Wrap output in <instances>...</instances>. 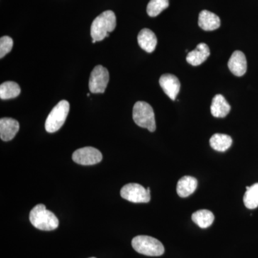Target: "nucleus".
Returning a JSON list of instances; mask_svg holds the SVG:
<instances>
[{"label": "nucleus", "instance_id": "obj_1", "mask_svg": "<svg viewBox=\"0 0 258 258\" xmlns=\"http://www.w3.org/2000/svg\"><path fill=\"white\" fill-rule=\"evenodd\" d=\"M116 26V18L111 10L103 12L93 20L91 28V35L93 40L102 41L109 36L110 32H113Z\"/></svg>", "mask_w": 258, "mask_h": 258}, {"label": "nucleus", "instance_id": "obj_2", "mask_svg": "<svg viewBox=\"0 0 258 258\" xmlns=\"http://www.w3.org/2000/svg\"><path fill=\"white\" fill-rule=\"evenodd\" d=\"M30 221L35 228L40 230H55L59 225V220L53 212L47 210L42 204L37 205L30 213Z\"/></svg>", "mask_w": 258, "mask_h": 258}, {"label": "nucleus", "instance_id": "obj_3", "mask_svg": "<svg viewBox=\"0 0 258 258\" xmlns=\"http://www.w3.org/2000/svg\"><path fill=\"white\" fill-rule=\"evenodd\" d=\"M132 244L137 252L144 255L157 257L162 255L165 250L160 241L150 236H137L132 240Z\"/></svg>", "mask_w": 258, "mask_h": 258}, {"label": "nucleus", "instance_id": "obj_4", "mask_svg": "<svg viewBox=\"0 0 258 258\" xmlns=\"http://www.w3.org/2000/svg\"><path fill=\"white\" fill-rule=\"evenodd\" d=\"M133 119L139 126L147 128L150 132H155L154 110L147 102L138 101L135 103L133 108Z\"/></svg>", "mask_w": 258, "mask_h": 258}, {"label": "nucleus", "instance_id": "obj_5", "mask_svg": "<svg viewBox=\"0 0 258 258\" xmlns=\"http://www.w3.org/2000/svg\"><path fill=\"white\" fill-rule=\"evenodd\" d=\"M70 104L67 101H61L49 113L45 121V130L48 133H55L63 125L69 115Z\"/></svg>", "mask_w": 258, "mask_h": 258}, {"label": "nucleus", "instance_id": "obj_6", "mask_svg": "<svg viewBox=\"0 0 258 258\" xmlns=\"http://www.w3.org/2000/svg\"><path fill=\"white\" fill-rule=\"evenodd\" d=\"M120 196L134 203H147L151 200L150 192L142 185L136 183H130L123 186L120 189Z\"/></svg>", "mask_w": 258, "mask_h": 258}, {"label": "nucleus", "instance_id": "obj_7", "mask_svg": "<svg viewBox=\"0 0 258 258\" xmlns=\"http://www.w3.org/2000/svg\"><path fill=\"white\" fill-rule=\"evenodd\" d=\"M109 81V73L106 68L97 66L93 69L89 79V89L92 93H103Z\"/></svg>", "mask_w": 258, "mask_h": 258}, {"label": "nucleus", "instance_id": "obj_8", "mask_svg": "<svg viewBox=\"0 0 258 258\" xmlns=\"http://www.w3.org/2000/svg\"><path fill=\"white\" fill-rule=\"evenodd\" d=\"M73 160L81 165H94L101 162L103 156L96 148L88 147L78 149L73 154Z\"/></svg>", "mask_w": 258, "mask_h": 258}, {"label": "nucleus", "instance_id": "obj_9", "mask_svg": "<svg viewBox=\"0 0 258 258\" xmlns=\"http://www.w3.org/2000/svg\"><path fill=\"white\" fill-rule=\"evenodd\" d=\"M159 84L169 98L172 101H175L181 87L178 78L174 75L164 74L159 79Z\"/></svg>", "mask_w": 258, "mask_h": 258}, {"label": "nucleus", "instance_id": "obj_10", "mask_svg": "<svg viewBox=\"0 0 258 258\" xmlns=\"http://www.w3.org/2000/svg\"><path fill=\"white\" fill-rule=\"evenodd\" d=\"M20 129L18 120L11 118L0 119V138L4 142H9L14 139Z\"/></svg>", "mask_w": 258, "mask_h": 258}, {"label": "nucleus", "instance_id": "obj_11", "mask_svg": "<svg viewBox=\"0 0 258 258\" xmlns=\"http://www.w3.org/2000/svg\"><path fill=\"white\" fill-rule=\"evenodd\" d=\"M229 69L236 76H242L247 71V60L243 52L236 50L231 55L228 62Z\"/></svg>", "mask_w": 258, "mask_h": 258}, {"label": "nucleus", "instance_id": "obj_12", "mask_svg": "<svg viewBox=\"0 0 258 258\" xmlns=\"http://www.w3.org/2000/svg\"><path fill=\"white\" fill-rule=\"evenodd\" d=\"M198 24L199 26L205 31H212L220 28L221 21L215 13L208 10H203L199 15Z\"/></svg>", "mask_w": 258, "mask_h": 258}, {"label": "nucleus", "instance_id": "obj_13", "mask_svg": "<svg viewBox=\"0 0 258 258\" xmlns=\"http://www.w3.org/2000/svg\"><path fill=\"white\" fill-rule=\"evenodd\" d=\"M210 55V50L208 45L205 43H200L196 49L187 54L186 59L188 63L193 66H198L203 63Z\"/></svg>", "mask_w": 258, "mask_h": 258}, {"label": "nucleus", "instance_id": "obj_14", "mask_svg": "<svg viewBox=\"0 0 258 258\" xmlns=\"http://www.w3.org/2000/svg\"><path fill=\"white\" fill-rule=\"evenodd\" d=\"M139 46L147 52H152L155 50L157 45V38L155 34L148 28H144L139 32L138 35Z\"/></svg>", "mask_w": 258, "mask_h": 258}, {"label": "nucleus", "instance_id": "obj_15", "mask_svg": "<svg viewBox=\"0 0 258 258\" xmlns=\"http://www.w3.org/2000/svg\"><path fill=\"white\" fill-rule=\"evenodd\" d=\"M198 185V180L195 177L189 176H183L178 181L176 191L180 198H187L195 192Z\"/></svg>", "mask_w": 258, "mask_h": 258}, {"label": "nucleus", "instance_id": "obj_16", "mask_svg": "<svg viewBox=\"0 0 258 258\" xmlns=\"http://www.w3.org/2000/svg\"><path fill=\"white\" fill-rule=\"evenodd\" d=\"M231 107L222 95H216L212 99L211 113L216 118H225L230 113Z\"/></svg>", "mask_w": 258, "mask_h": 258}, {"label": "nucleus", "instance_id": "obj_17", "mask_svg": "<svg viewBox=\"0 0 258 258\" xmlns=\"http://www.w3.org/2000/svg\"><path fill=\"white\" fill-rule=\"evenodd\" d=\"M210 144L215 151L224 152L232 146V139L227 134H215L210 139Z\"/></svg>", "mask_w": 258, "mask_h": 258}, {"label": "nucleus", "instance_id": "obj_18", "mask_svg": "<svg viewBox=\"0 0 258 258\" xmlns=\"http://www.w3.org/2000/svg\"><path fill=\"white\" fill-rule=\"evenodd\" d=\"M191 220L201 228L210 227L215 220V216L212 212L207 210H199L191 215Z\"/></svg>", "mask_w": 258, "mask_h": 258}, {"label": "nucleus", "instance_id": "obj_19", "mask_svg": "<svg viewBox=\"0 0 258 258\" xmlns=\"http://www.w3.org/2000/svg\"><path fill=\"white\" fill-rule=\"evenodd\" d=\"M21 92L20 86L13 81H7L0 86V98L3 100L11 99L18 97Z\"/></svg>", "mask_w": 258, "mask_h": 258}, {"label": "nucleus", "instance_id": "obj_20", "mask_svg": "<svg viewBox=\"0 0 258 258\" xmlns=\"http://www.w3.org/2000/svg\"><path fill=\"white\" fill-rule=\"evenodd\" d=\"M245 194L244 195L243 202L247 209L253 210L258 207V183L251 186H246Z\"/></svg>", "mask_w": 258, "mask_h": 258}, {"label": "nucleus", "instance_id": "obj_21", "mask_svg": "<svg viewBox=\"0 0 258 258\" xmlns=\"http://www.w3.org/2000/svg\"><path fill=\"white\" fill-rule=\"evenodd\" d=\"M169 6V0H151L147 5V14L152 18L157 17Z\"/></svg>", "mask_w": 258, "mask_h": 258}, {"label": "nucleus", "instance_id": "obj_22", "mask_svg": "<svg viewBox=\"0 0 258 258\" xmlns=\"http://www.w3.org/2000/svg\"><path fill=\"white\" fill-rule=\"evenodd\" d=\"M13 47V40L9 36H3L0 39V58H3L9 53Z\"/></svg>", "mask_w": 258, "mask_h": 258}, {"label": "nucleus", "instance_id": "obj_23", "mask_svg": "<svg viewBox=\"0 0 258 258\" xmlns=\"http://www.w3.org/2000/svg\"><path fill=\"white\" fill-rule=\"evenodd\" d=\"M96 42L97 41L96 40H93V41H92L93 43H96Z\"/></svg>", "mask_w": 258, "mask_h": 258}, {"label": "nucleus", "instance_id": "obj_24", "mask_svg": "<svg viewBox=\"0 0 258 258\" xmlns=\"http://www.w3.org/2000/svg\"><path fill=\"white\" fill-rule=\"evenodd\" d=\"M87 96H90V93H88Z\"/></svg>", "mask_w": 258, "mask_h": 258}, {"label": "nucleus", "instance_id": "obj_25", "mask_svg": "<svg viewBox=\"0 0 258 258\" xmlns=\"http://www.w3.org/2000/svg\"><path fill=\"white\" fill-rule=\"evenodd\" d=\"M90 258H96V257H90Z\"/></svg>", "mask_w": 258, "mask_h": 258}]
</instances>
